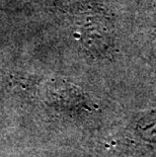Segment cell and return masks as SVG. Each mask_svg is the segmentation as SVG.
I'll return each instance as SVG.
<instances>
[{"instance_id": "6da1fadb", "label": "cell", "mask_w": 156, "mask_h": 157, "mask_svg": "<svg viewBox=\"0 0 156 157\" xmlns=\"http://www.w3.org/2000/svg\"><path fill=\"white\" fill-rule=\"evenodd\" d=\"M137 130L146 140H156V109L139 120Z\"/></svg>"}]
</instances>
